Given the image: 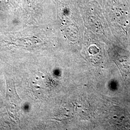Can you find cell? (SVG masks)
<instances>
[{
    "label": "cell",
    "instance_id": "1",
    "mask_svg": "<svg viewBox=\"0 0 130 130\" xmlns=\"http://www.w3.org/2000/svg\"><path fill=\"white\" fill-rule=\"evenodd\" d=\"M7 89L6 98L8 99L19 101L20 100L15 91V85L13 79L9 80L6 79Z\"/></svg>",
    "mask_w": 130,
    "mask_h": 130
},
{
    "label": "cell",
    "instance_id": "2",
    "mask_svg": "<svg viewBox=\"0 0 130 130\" xmlns=\"http://www.w3.org/2000/svg\"><path fill=\"white\" fill-rule=\"evenodd\" d=\"M112 120H114V122L115 123H119L120 124L125 122L128 119V115L125 113V112L121 110L116 108L111 113Z\"/></svg>",
    "mask_w": 130,
    "mask_h": 130
},
{
    "label": "cell",
    "instance_id": "3",
    "mask_svg": "<svg viewBox=\"0 0 130 130\" xmlns=\"http://www.w3.org/2000/svg\"><path fill=\"white\" fill-rule=\"evenodd\" d=\"M8 1L7 0H0V9L1 8L4 7L5 5H7Z\"/></svg>",
    "mask_w": 130,
    "mask_h": 130
}]
</instances>
